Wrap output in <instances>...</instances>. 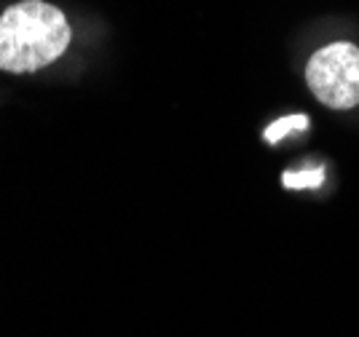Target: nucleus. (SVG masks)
I'll list each match as a JSON object with an SVG mask.
<instances>
[{"label": "nucleus", "mask_w": 359, "mask_h": 337, "mask_svg": "<svg viewBox=\"0 0 359 337\" xmlns=\"http://www.w3.org/2000/svg\"><path fill=\"white\" fill-rule=\"evenodd\" d=\"M306 81L314 97L332 110L359 104V48L354 43H330L309 59Z\"/></svg>", "instance_id": "f03ea898"}, {"label": "nucleus", "mask_w": 359, "mask_h": 337, "mask_svg": "<svg viewBox=\"0 0 359 337\" xmlns=\"http://www.w3.org/2000/svg\"><path fill=\"white\" fill-rule=\"evenodd\" d=\"M309 129V118L306 116H287V118H279V121H273L269 129H266V142H271V145H276L282 137H287V134L292 132H306Z\"/></svg>", "instance_id": "7ed1b4c3"}, {"label": "nucleus", "mask_w": 359, "mask_h": 337, "mask_svg": "<svg viewBox=\"0 0 359 337\" xmlns=\"http://www.w3.org/2000/svg\"><path fill=\"white\" fill-rule=\"evenodd\" d=\"M73 41V19L51 0H8L0 6V73H43L67 57Z\"/></svg>", "instance_id": "f257e3e1"}, {"label": "nucleus", "mask_w": 359, "mask_h": 337, "mask_svg": "<svg viewBox=\"0 0 359 337\" xmlns=\"http://www.w3.org/2000/svg\"><path fill=\"white\" fill-rule=\"evenodd\" d=\"M325 179V172L322 169H306V172H285L282 182L287 188H319Z\"/></svg>", "instance_id": "20e7f679"}]
</instances>
